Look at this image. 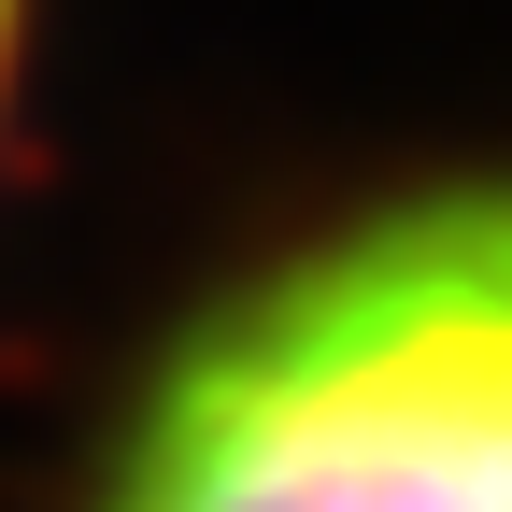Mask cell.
I'll list each match as a JSON object with an SVG mask.
<instances>
[{
  "label": "cell",
  "mask_w": 512,
  "mask_h": 512,
  "mask_svg": "<svg viewBox=\"0 0 512 512\" xmlns=\"http://www.w3.org/2000/svg\"><path fill=\"white\" fill-rule=\"evenodd\" d=\"M100 512H512V185L356 214L157 370Z\"/></svg>",
  "instance_id": "6da1fadb"
},
{
  "label": "cell",
  "mask_w": 512,
  "mask_h": 512,
  "mask_svg": "<svg viewBox=\"0 0 512 512\" xmlns=\"http://www.w3.org/2000/svg\"><path fill=\"white\" fill-rule=\"evenodd\" d=\"M0 43H15V0H0Z\"/></svg>",
  "instance_id": "7a4b0ae2"
}]
</instances>
